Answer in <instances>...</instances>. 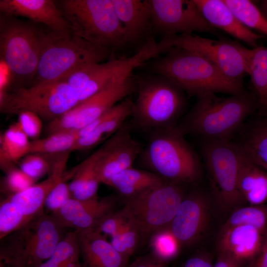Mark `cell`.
<instances>
[{
  "label": "cell",
  "mask_w": 267,
  "mask_h": 267,
  "mask_svg": "<svg viewBox=\"0 0 267 267\" xmlns=\"http://www.w3.org/2000/svg\"><path fill=\"white\" fill-rule=\"evenodd\" d=\"M258 109L254 92L244 90L228 97L204 93L196 96L192 108L174 128L183 136L230 141Z\"/></svg>",
  "instance_id": "obj_1"
},
{
  "label": "cell",
  "mask_w": 267,
  "mask_h": 267,
  "mask_svg": "<svg viewBox=\"0 0 267 267\" xmlns=\"http://www.w3.org/2000/svg\"><path fill=\"white\" fill-rule=\"evenodd\" d=\"M143 66L151 73L170 79L189 96L207 93L234 95L244 90L243 84L227 79L210 61L182 48L172 47Z\"/></svg>",
  "instance_id": "obj_2"
},
{
  "label": "cell",
  "mask_w": 267,
  "mask_h": 267,
  "mask_svg": "<svg viewBox=\"0 0 267 267\" xmlns=\"http://www.w3.org/2000/svg\"><path fill=\"white\" fill-rule=\"evenodd\" d=\"M41 52L35 84L65 80L89 64L108 60L113 50L72 35L65 37L50 31L40 33Z\"/></svg>",
  "instance_id": "obj_3"
},
{
  "label": "cell",
  "mask_w": 267,
  "mask_h": 267,
  "mask_svg": "<svg viewBox=\"0 0 267 267\" xmlns=\"http://www.w3.org/2000/svg\"><path fill=\"white\" fill-rule=\"evenodd\" d=\"M137 95L132 117L137 125L155 130L174 128L187 103L185 92L160 74L135 77Z\"/></svg>",
  "instance_id": "obj_4"
},
{
  "label": "cell",
  "mask_w": 267,
  "mask_h": 267,
  "mask_svg": "<svg viewBox=\"0 0 267 267\" xmlns=\"http://www.w3.org/2000/svg\"><path fill=\"white\" fill-rule=\"evenodd\" d=\"M140 155L150 172L165 181L192 184L201 178L198 155L174 128L155 130Z\"/></svg>",
  "instance_id": "obj_5"
},
{
  "label": "cell",
  "mask_w": 267,
  "mask_h": 267,
  "mask_svg": "<svg viewBox=\"0 0 267 267\" xmlns=\"http://www.w3.org/2000/svg\"><path fill=\"white\" fill-rule=\"evenodd\" d=\"M59 4L73 35L113 51L129 45L111 0H63Z\"/></svg>",
  "instance_id": "obj_6"
},
{
  "label": "cell",
  "mask_w": 267,
  "mask_h": 267,
  "mask_svg": "<svg viewBox=\"0 0 267 267\" xmlns=\"http://www.w3.org/2000/svg\"><path fill=\"white\" fill-rule=\"evenodd\" d=\"M200 150L212 195L224 211L246 203L237 185L240 151L232 140L202 139Z\"/></svg>",
  "instance_id": "obj_7"
},
{
  "label": "cell",
  "mask_w": 267,
  "mask_h": 267,
  "mask_svg": "<svg viewBox=\"0 0 267 267\" xmlns=\"http://www.w3.org/2000/svg\"><path fill=\"white\" fill-rule=\"evenodd\" d=\"M167 181L127 198L123 210L141 237L169 227L185 195L182 185Z\"/></svg>",
  "instance_id": "obj_8"
},
{
  "label": "cell",
  "mask_w": 267,
  "mask_h": 267,
  "mask_svg": "<svg viewBox=\"0 0 267 267\" xmlns=\"http://www.w3.org/2000/svg\"><path fill=\"white\" fill-rule=\"evenodd\" d=\"M80 103L72 88L64 80L34 84L7 93L0 100V109L1 112L8 114L30 111L53 120Z\"/></svg>",
  "instance_id": "obj_9"
},
{
  "label": "cell",
  "mask_w": 267,
  "mask_h": 267,
  "mask_svg": "<svg viewBox=\"0 0 267 267\" xmlns=\"http://www.w3.org/2000/svg\"><path fill=\"white\" fill-rule=\"evenodd\" d=\"M160 42L168 51L172 47L194 52L214 64L229 80L243 84L246 74L248 48L237 41L213 40L194 34L162 38Z\"/></svg>",
  "instance_id": "obj_10"
},
{
  "label": "cell",
  "mask_w": 267,
  "mask_h": 267,
  "mask_svg": "<svg viewBox=\"0 0 267 267\" xmlns=\"http://www.w3.org/2000/svg\"><path fill=\"white\" fill-rule=\"evenodd\" d=\"M40 33L13 16L1 15L0 58L14 76L23 79L35 77L40 57Z\"/></svg>",
  "instance_id": "obj_11"
},
{
  "label": "cell",
  "mask_w": 267,
  "mask_h": 267,
  "mask_svg": "<svg viewBox=\"0 0 267 267\" xmlns=\"http://www.w3.org/2000/svg\"><path fill=\"white\" fill-rule=\"evenodd\" d=\"M133 75L113 82L74 108L51 120L47 128L50 134L63 131L80 130L107 112L127 98L136 89V79Z\"/></svg>",
  "instance_id": "obj_12"
},
{
  "label": "cell",
  "mask_w": 267,
  "mask_h": 267,
  "mask_svg": "<svg viewBox=\"0 0 267 267\" xmlns=\"http://www.w3.org/2000/svg\"><path fill=\"white\" fill-rule=\"evenodd\" d=\"M153 34L162 38L194 32L217 33L194 0H149Z\"/></svg>",
  "instance_id": "obj_13"
},
{
  "label": "cell",
  "mask_w": 267,
  "mask_h": 267,
  "mask_svg": "<svg viewBox=\"0 0 267 267\" xmlns=\"http://www.w3.org/2000/svg\"><path fill=\"white\" fill-rule=\"evenodd\" d=\"M63 228L51 215L44 213L6 236V242L23 255L28 267H37L54 251L63 237Z\"/></svg>",
  "instance_id": "obj_14"
},
{
  "label": "cell",
  "mask_w": 267,
  "mask_h": 267,
  "mask_svg": "<svg viewBox=\"0 0 267 267\" xmlns=\"http://www.w3.org/2000/svg\"><path fill=\"white\" fill-rule=\"evenodd\" d=\"M210 204L208 194L201 189H196L185 194L170 225L180 245L195 242L207 228Z\"/></svg>",
  "instance_id": "obj_15"
},
{
  "label": "cell",
  "mask_w": 267,
  "mask_h": 267,
  "mask_svg": "<svg viewBox=\"0 0 267 267\" xmlns=\"http://www.w3.org/2000/svg\"><path fill=\"white\" fill-rule=\"evenodd\" d=\"M97 172L101 183L109 185L120 172L133 167L142 149L135 140L129 126L123 125L100 148Z\"/></svg>",
  "instance_id": "obj_16"
},
{
  "label": "cell",
  "mask_w": 267,
  "mask_h": 267,
  "mask_svg": "<svg viewBox=\"0 0 267 267\" xmlns=\"http://www.w3.org/2000/svg\"><path fill=\"white\" fill-rule=\"evenodd\" d=\"M112 197L79 200L70 198L56 212L50 214L64 228L78 231L95 229L102 220L114 211Z\"/></svg>",
  "instance_id": "obj_17"
},
{
  "label": "cell",
  "mask_w": 267,
  "mask_h": 267,
  "mask_svg": "<svg viewBox=\"0 0 267 267\" xmlns=\"http://www.w3.org/2000/svg\"><path fill=\"white\" fill-rule=\"evenodd\" d=\"M70 152L58 154L54 162L50 163V171L44 180L7 197L29 220L44 214V202L48 194L58 183L69 178L68 174H65V168Z\"/></svg>",
  "instance_id": "obj_18"
},
{
  "label": "cell",
  "mask_w": 267,
  "mask_h": 267,
  "mask_svg": "<svg viewBox=\"0 0 267 267\" xmlns=\"http://www.w3.org/2000/svg\"><path fill=\"white\" fill-rule=\"evenodd\" d=\"M2 14L20 16L47 26L50 31L68 37L72 34L69 24L55 2L51 0H0Z\"/></svg>",
  "instance_id": "obj_19"
},
{
  "label": "cell",
  "mask_w": 267,
  "mask_h": 267,
  "mask_svg": "<svg viewBox=\"0 0 267 267\" xmlns=\"http://www.w3.org/2000/svg\"><path fill=\"white\" fill-rule=\"evenodd\" d=\"M77 231L82 267H127L129 258L118 252L104 235L96 229Z\"/></svg>",
  "instance_id": "obj_20"
},
{
  "label": "cell",
  "mask_w": 267,
  "mask_h": 267,
  "mask_svg": "<svg viewBox=\"0 0 267 267\" xmlns=\"http://www.w3.org/2000/svg\"><path fill=\"white\" fill-rule=\"evenodd\" d=\"M205 20L216 29H220L253 48L263 36L244 26L223 0H194Z\"/></svg>",
  "instance_id": "obj_21"
},
{
  "label": "cell",
  "mask_w": 267,
  "mask_h": 267,
  "mask_svg": "<svg viewBox=\"0 0 267 267\" xmlns=\"http://www.w3.org/2000/svg\"><path fill=\"white\" fill-rule=\"evenodd\" d=\"M129 44L144 42L152 34L149 0H111Z\"/></svg>",
  "instance_id": "obj_22"
},
{
  "label": "cell",
  "mask_w": 267,
  "mask_h": 267,
  "mask_svg": "<svg viewBox=\"0 0 267 267\" xmlns=\"http://www.w3.org/2000/svg\"><path fill=\"white\" fill-rule=\"evenodd\" d=\"M264 233L248 225H240L221 229L218 252L228 254L243 263L253 260L262 246Z\"/></svg>",
  "instance_id": "obj_23"
},
{
  "label": "cell",
  "mask_w": 267,
  "mask_h": 267,
  "mask_svg": "<svg viewBox=\"0 0 267 267\" xmlns=\"http://www.w3.org/2000/svg\"><path fill=\"white\" fill-rule=\"evenodd\" d=\"M133 101L127 97L91 123L89 134L76 141L71 151L91 148L111 137L132 116Z\"/></svg>",
  "instance_id": "obj_24"
},
{
  "label": "cell",
  "mask_w": 267,
  "mask_h": 267,
  "mask_svg": "<svg viewBox=\"0 0 267 267\" xmlns=\"http://www.w3.org/2000/svg\"><path fill=\"white\" fill-rule=\"evenodd\" d=\"M232 141L251 160L267 171V114L248 119Z\"/></svg>",
  "instance_id": "obj_25"
},
{
  "label": "cell",
  "mask_w": 267,
  "mask_h": 267,
  "mask_svg": "<svg viewBox=\"0 0 267 267\" xmlns=\"http://www.w3.org/2000/svg\"><path fill=\"white\" fill-rule=\"evenodd\" d=\"M240 151L238 190L246 203L251 205L264 204L267 201V171Z\"/></svg>",
  "instance_id": "obj_26"
},
{
  "label": "cell",
  "mask_w": 267,
  "mask_h": 267,
  "mask_svg": "<svg viewBox=\"0 0 267 267\" xmlns=\"http://www.w3.org/2000/svg\"><path fill=\"white\" fill-rule=\"evenodd\" d=\"M101 154L99 148L74 169L69 183L72 198L86 200L97 197L100 181L97 164Z\"/></svg>",
  "instance_id": "obj_27"
},
{
  "label": "cell",
  "mask_w": 267,
  "mask_h": 267,
  "mask_svg": "<svg viewBox=\"0 0 267 267\" xmlns=\"http://www.w3.org/2000/svg\"><path fill=\"white\" fill-rule=\"evenodd\" d=\"M246 74L258 100L257 114H267V46L248 48Z\"/></svg>",
  "instance_id": "obj_28"
},
{
  "label": "cell",
  "mask_w": 267,
  "mask_h": 267,
  "mask_svg": "<svg viewBox=\"0 0 267 267\" xmlns=\"http://www.w3.org/2000/svg\"><path fill=\"white\" fill-rule=\"evenodd\" d=\"M164 181L150 171L138 170L133 167L115 175L109 186L127 198L156 186Z\"/></svg>",
  "instance_id": "obj_29"
},
{
  "label": "cell",
  "mask_w": 267,
  "mask_h": 267,
  "mask_svg": "<svg viewBox=\"0 0 267 267\" xmlns=\"http://www.w3.org/2000/svg\"><path fill=\"white\" fill-rule=\"evenodd\" d=\"M30 141L17 123L11 125L0 137V165L7 173L14 164L29 154Z\"/></svg>",
  "instance_id": "obj_30"
},
{
  "label": "cell",
  "mask_w": 267,
  "mask_h": 267,
  "mask_svg": "<svg viewBox=\"0 0 267 267\" xmlns=\"http://www.w3.org/2000/svg\"><path fill=\"white\" fill-rule=\"evenodd\" d=\"M79 130L63 131L30 141L29 154L56 155L71 149L79 138Z\"/></svg>",
  "instance_id": "obj_31"
},
{
  "label": "cell",
  "mask_w": 267,
  "mask_h": 267,
  "mask_svg": "<svg viewBox=\"0 0 267 267\" xmlns=\"http://www.w3.org/2000/svg\"><path fill=\"white\" fill-rule=\"evenodd\" d=\"M80 254L76 230L63 237L54 251L37 267H71L80 263Z\"/></svg>",
  "instance_id": "obj_32"
},
{
  "label": "cell",
  "mask_w": 267,
  "mask_h": 267,
  "mask_svg": "<svg viewBox=\"0 0 267 267\" xmlns=\"http://www.w3.org/2000/svg\"><path fill=\"white\" fill-rule=\"evenodd\" d=\"M248 225L265 233L267 228V204L241 206L234 210L221 229Z\"/></svg>",
  "instance_id": "obj_33"
},
{
  "label": "cell",
  "mask_w": 267,
  "mask_h": 267,
  "mask_svg": "<svg viewBox=\"0 0 267 267\" xmlns=\"http://www.w3.org/2000/svg\"><path fill=\"white\" fill-rule=\"evenodd\" d=\"M246 27L267 36V20L258 6L250 0H223Z\"/></svg>",
  "instance_id": "obj_34"
},
{
  "label": "cell",
  "mask_w": 267,
  "mask_h": 267,
  "mask_svg": "<svg viewBox=\"0 0 267 267\" xmlns=\"http://www.w3.org/2000/svg\"><path fill=\"white\" fill-rule=\"evenodd\" d=\"M150 245L151 254L167 263L177 256L180 246L170 226L154 233L150 236Z\"/></svg>",
  "instance_id": "obj_35"
},
{
  "label": "cell",
  "mask_w": 267,
  "mask_h": 267,
  "mask_svg": "<svg viewBox=\"0 0 267 267\" xmlns=\"http://www.w3.org/2000/svg\"><path fill=\"white\" fill-rule=\"evenodd\" d=\"M31 221L26 218L7 198L0 204V238L21 229Z\"/></svg>",
  "instance_id": "obj_36"
},
{
  "label": "cell",
  "mask_w": 267,
  "mask_h": 267,
  "mask_svg": "<svg viewBox=\"0 0 267 267\" xmlns=\"http://www.w3.org/2000/svg\"><path fill=\"white\" fill-rule=\"evenodd\" d=\"M111 237L110 243L120 254L129 259L136 250L141 235L128 219L119 230Z\"/></svg>",
  "instance_id": "obj_37"
},
{
  "label": "cell",
  "mask_w": 267,
  "mask_h": 267,
  "mask_svg": "<svg viewBox=\"0 0 267 267\" xmlns=\"http://www.w3.org/2000/svg\"><path fill=\"white\" fill-rule=\"evenodd\" d=\"M2 184V190L8 196L25 190L35 184V180L20 169L13 168L7 173Z\"/></svg>",
  "instance_id": "obj_38"
},
{
  "label": "cell",
  "mask_w": 267,
  "mask_h": 267,
  "mask_svg": "<svg viewBox=\"0 0 267 267\" xmlns=\"http://www.w3.org/2000/svg\"><path fill=\"white\" fill-rule=\"evenodd\" d=\"M20 169L30 178L36 180L51 170V163L40 154H29L20 163Z\"/></svg>",
  "instance_id": "obj_39"
},
{
  "label": "cell",
  "mask_w": 267,
  "mask_h": 267,
  "mask_svg": "<svg viewBox=\"0 0 267 267\" xmlns=\"http://www.w3.org/2000/svg\"><path fill=\"white\" fill-rule=\"evenodd\" d=\"M64 179L58 183L47 196L44 209L52 214L58 211L70 198L71 193L69 184Z\"/></svg>",
  "instance_id": "obj_40"
},
{
  "label": "cell",
  "mask_w": 267,
  "mask_h": 267,
  "mask_svg": "<svg viewBox=\"0 0 267 267\" xmlns=\"http://www.w3.org/2000/svg\"><path fill=\"white\" fill-rule=\"evenodd\" d=\"M17 115V123L25 134L29 138L34 140L38 139L42 129L41 117L34 113L27 111L21 112Z\"/></svg>",
  "instance_id": "obj_41"
},
{
  "label": "cell",
  "mask_w": 267,
  "mask_h": 267,
  "mask_svg": "<svg viewBox=\"0 0 267 267\" xmlns=\"http://www.w3.org/2000/svg\"><path fill=\"white\" fill-rule=\"evenodd\" d=\"M127 217L122 209L113 211L105 217L95 229L103 235H115L127 222Z\"/></svg>",
  "instance_id": "obj_42"
},
{
  "label": "cell",
  "mask_w": 267,
  "mask_h": 267,
  "mask_svg": "<svg viewBox=\"0 0 267 267\" xmlns=\"http://www.w3.org/2000/svg\"><path fill=\"white\" fill-rule=\"evenodd\" d=\"M0 267H28L23 255L6 242L0 249Z\"/></svg>",
  "instance_id": "obj_43"
},
{
  "label": "cell",
  "mask_w": 267,
  "mask_h": 267,
  "mask_svg": "<svg viewBox=\"0 0 267 267\" xmlns=\"http://www.w3.org/2000/svg\"><path fill=\"white\" fill-rule=\"evenodd\" d=\"M14 75L8 65L1 58L0 60V100L6 95Z\"/></svg>",
  "instance_id": "obj_44"
},
{
  "label": "cell",
  "mask_w": 267,
  "mask_h": 267,
  "mask_svg": "<svg viewBox=\"0 0 267 267\" xmlns=\"http://www.w3.org/2000/svg\"><path fill=\"white\" fill-rule=\"evenodd\" d=\"M167 263L151 253L136 258L129 267H167Z\"/></svg>",
  "instance_id": "obj_45"
},
{
  "label": "cell",
  "mask_w": 267,
  "mask_h": 267,
  "mask_svg": "<svg viewBox=\"0 0 267 267\" xmlns=\"http://www.w3.org/2000/svg\"><path fill=\"white\" fill-rule=\"evenodd\" d=\"M243 263L228 254L218 252L214 267H242Z\"/></svg>",
  "instance_id": "obj_46"
},
{
  "label": "cell",
  "mask_w": 267,
  "mask_h": 267,
  "mask_svg": "<svg viewBox=\"0 0 267 267\" xmlns=\"http://www.w3.org/2000/svg\"><path fill=\"white\" fill-rule=\"evenodd\" d=\"M253 260L251 267H267V228L261 250Z\"/></svg>",
  "instance_id": "obj_47"
},
{
  "label": "cell",
  "mask_w": 267,
  "mask_h": 267,
  "mask_svg": "<svg viewBox=\"0 0 267 267\" xmlns=\"http://www.w3.org/2000/svg\"><path fill=\"white\" fill-rule=\"evenodd\" d=\"M182 267H214V265L208 257L198 255L187 260Z\"/></svg>",
  "instance_id": "obj_48"
},
{
  "label": "cell",
  "mask_w": 267,
  "mask_h": 267,
  "mask_svg": "<svg viewBox=\"0 0 267 267\" xmlns=\"http://www.w3.org/2000/svg\"><path fill=\"white\" fill-rule=\"evenodd\" d=\"M258 7L265 18L267 20V0L260 1Z\"/></svg>",
  "instance_id": "obj_49"
},
{
  "label": "cell",
  "mask_w": 267,
  "mask_h": 267,
  "mask_svg": "<svg viewBox=\"0 0 267 267\" xmlns=\"http://www.w3.org/2000/svg\"><path fill=\"white\" fill-rule=\"evenodd\" d=\"M71 267H81V263L80 262L79 263H77V264L72 266Z\"/></svg>",
  "instance_id": "obj_50"
}]
</instances>
